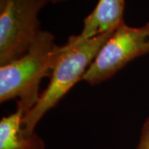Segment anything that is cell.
Here are the masks:
<instances>
[{"mask_svg":"<svg viewBox=\"0 0 149 149\" xmlns=\"http://www.w3.org/2000/svg\"><path fill=\"white\" fill-rule=\"evenodd\" d=\"M113 32L89 39L70 36L63 46H57L56 59L47 89L36 105L23 117L24 128L34 131L41 118L53 109L79 80L95 60Z\"/></svg>","mask_w":149,"mask_h":149,"instance_id":"cell-1","label":"cell"},{"mask_svg":"<svg viewBox=\"0 0 149 149\" xmlns=\"http://www.w3.org/2000/svg\"><path fill=\"white\" fill-rule=\"evenodd\" d=\"M57 46L50 32L41 31L23 56L0 66V102L17 99V109L24 116L36 105L40 84L52 74Z\"/></svg>","mask_w":149,"mask_h":149,"instance_id":"cell-2","label":"cell"},{"mask_svg":"<svg viewBox=\"0 0 149 149\" xmlns=\"http://www.w3.org/2000/svg\"><path fill=\"white\" fill-rule=\"evenodd\" d=\"M45 0H0V66L27 53L40 29Z\"/></svg>","mask_w":149,"mask_h":149,"instance_id":"cell-3","label":"cell"},{"mask_svg":"<svg viewBox=\"0 0 149 149\" xmlns=\"http://www.w3.org/2000/svg\"><path fill=\"white\" fill-rule=\"evenodd\" d=\"M149 54V22L129 27L124 22L113 32L82 77L91 85L110 79L134 59Z\"/></svg>","mask_w":149,"mask_h":149,"instance_id":"cell-4","label":"cell"},{"mask_svg":"<svg viewBox=\"0 0 149 149\" xmlns=\"http://www.w3.org/2000/svg\"><path fill=\"white\" fill-rule=\"evenodd\" d=\"M124 0H99L84 20L80 39H89L113 32L123 22Z\"/></svg>","mask_w":149,"mask_h":149,"instance_id":"cell-5","label":"cell"},{"mask_svg":"<svg viewBox=\"0 0 149 149\" xmlns=\"http://www.w3.org/2000/svg\"><path fill=\"white\" fill-rule=\"evenodd\" d=\"M22 109L2 118L0 121V149H46L43 139L34 131L24 128Z\"/></svg>","mask_w":149,"mask_h":149,"instance_id":"cell-6","label":"cell"},{"mask_svg":"<svg viewBox=\"0 0 149 149\" xmlns=\"http://www.w3.org/2000/svg\"><path fill=\"white\" fill-rule=\"evenodd\" d=\"M136 149H149V117L142 127L140 139Z\"/></svg>","mask_w":149,"mask_h":149,"instance_id":"cell-7","label":"cell"},{"mask_svg":"<svg viewBox=\"0 0 149 149\" xmlns=\"http://www.w3.org/2000/svg\"><path fill=\"white\" fill-rule=\"evenodd\" d=\"M47 3H61V2H64L66 0H45Z\"/></svg>","mask_w":149,"mask_h":149,"instance_id":"cell-8","label":"cell"}]
</instances>
